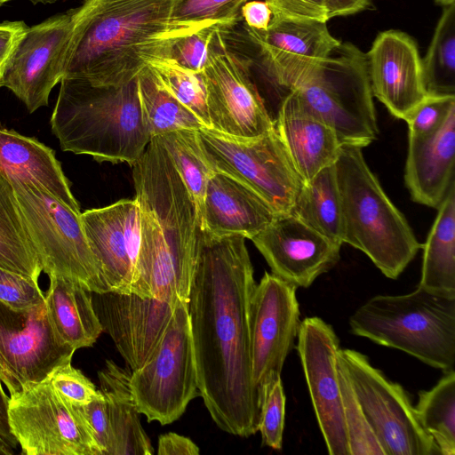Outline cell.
I'll return each mask as SVG.
<instances>
[{
    "mask_svg": "<svg viewBox=\"0 0 455 455\" xmlns=\"http://www.w3.org/2000/svg\"><path fill=\"white\" fill-rule=\"evenodd\" d=\"M204 157L261 196L276 213H290L303 183L275 128L254 138H238L212 128L197 130Z\"/></svg>",
    "mask_w": 455,
    "mask_h": 455,
    "instance_id": "10",
    "label": "cell"
},
{
    "mask_svg": "<svg viewBox=\"0 0 455 455\" xmlns=\"http://www.w3.org/2000/svg\"><path fill=\"white\" fill-rule=\"evenodd\" d=\"M0 267L38 280L42 269L9 176L0 171Z\"/></svg>",
    "mask_w": 455,
    "mask_h": 455,
    "instance_id": "31",
    "label": "cell"
},
{
    "mask_svg": "<svg viewBox=\"0 0 455 455\" xmlns=\"http://www.w3.org/2000/svg\"><path fill=\"white\" fill-rule=\"evenodd\" d=\"M12 0H0V4L3 5L4 4L10 2Z\"/></svg>",
    "mask_w": 455,
    "mask_h": 455,
    "instance_id": "54",
    "label": "cell"
},
{
    "mask_svg": "<svg viewBox=\"0 0 455 455\" xmlns=\"http://www.w3.org/2000/svg\"><path fill=\"white\" fill-rule=\"evenodd\" d=\"M42 272L78 283L95 294L109 291L76 211L27 178L8 175Z\"/></svg>",
    "mask_w": 455,
    "mask_h": 455,
    "instance_id": "7",
    "label": "cell"
},
{
    "mask_svg": "<svg viewBox=\"0 0 455 455\" xmlns=\"http://www.w3.org/2000/svg\"><path fill=\"white\" fill-rule=\"evenodd\" d=\"M14 453L13 449L0 441V455H12Z\"/></svg>",
    "mask_w": 455,
    "mask_h": 455,
    "instance_id": "51",
    "label": "cell"
},
{
    "mask_svg": "<svg viewBox=\"0 0 455 455\" xmlns=\"http://www.w3.org/2000/svg\"><path fill=\"white\" fill-rule=\"evenodd\" d=\"M338 360L385 455L440 454L400 384L388 379L354 349L339 348Z\"/></svg>",
    "mask_w": 455,
    "mask_h": 455,
    "instance_id": "11",
    "label": "cell"
},
{
    "mask_svg": "<svg viewBox=\"0 0 455 455\" xmlns=\"http://www.w3.org/2000/svg\"><path fill=\"white\" fill-rule=\"evenodd\" d=\"M353 334L403 351L443 372L455 366V294L417 286L377 295L349 317Z\"/></svg>",
    "mask_w": 455,
    "mask_h": 455,
    "instance_id": "6",
    "label": "cell"
},
{
    "mask_svg": "<svg viewBox=\"0 0 455 455\" xmlns=\"http://www.w3.org/2000/svg\"><path fill=\"white\" fill-rule=\"evenodd\" d=\"M251 240L265 258L271 273L296 288L309 287L340 258L341 244L292 213H277Z\"/></svg>",
    "mask_w": 455,
    "mask_h": 455,
    "instance_id": "20",
    "label": "cell"
},
{
    "mask_svg": "<svg viewBox=\"0 0 455 455\" xmlns=\"http://www.w3.org/2000/svg\"><path fill=\"white\" fill-rule=\"evenodd\" d=\"M48 380L63 399L74 405H85L102 395L80 370L72 366L71 361L54 368Z\"/></svg>",
    "mask_w": 455,
    "mask_h": 455,
    "instance_id": "40",
    "label": "cell"
},
{
    "mask_svg": "<svg viewBox=\"0 0 455 455\" xmlns=\"http://www.w3.org/2000/svg\"><path fill=\"white\" fill-rule=\"evenodd\" d=\"M158 455H197L198 446L191 439L176 433H167L158 438Z\"/></svg>",
    "mask_w": 455,
    "mask_h": 455,
    "instance_id": "48",
    "label": "cell"
},
{
    "mask_svg": "<svg viewBox=\"0 0 455 455\" xmlns=\"http://www.w3.org/2000/svg\"><path fill=\"white\" fill-rule=\"evenodd\" d=\"M8 417L22 454L101 455L82 413L52 388L48 378L10 394Z\"/></svg>",
    "mask_w": 455,
    "mask_h": 455,
    "instance_id": "12",
    "label": "cell"
},
{
    "mask_svg": "<svg viewBox=\"0 0 455 455\" xmlns=\"http://www.w3.org/2000/svg\"><path fill=\"white\" fill-rule=\"evenodd\" d=\"M60 83L50 123L60 148L98 162L134 164L151 140L137 77L118 86L71 78Z\"/></svg>",
    "mask_w": 455,
    "mask_h": 455,
    "instance_id": "4",
    "label": "cell"
},
{
    "mask_svg": "<svg viewBox=\"0 0 455 455\" xmlns=\"http://www.w3.org/2000/svg\"><path fill=\"white\" fill-rule=\"evenodd\" d=\"M148 66L166 89L201 120L204 127L211 128L203 71L188 70L168 58L150 60Z\"/></svg>",
    "mask_w": 455,
    "mask_h": 455,
    "instance_id": "36",
    "label": "cell"
},
{
    "mask_svg": "<svg viewBox=\"0 0 455 455\" xmlns=\"http://www.w3.org/2000/svg\"><path fill=\"white\" fill-rule=\"evenodd\" d=\"M241 17L245 26L257 30H266L273 14L265 0L247 1L241 8Z\"/></svg>",
    "mask_w": 455,
    "mask_h": 455,
    "instance_id": "46",
    "label": "cell"
},
{
    "mask_svg": "<svg viewBox=\"0 0 455 455\" xmlns=\"http://www.w3.org/2000/svg\"><path fill=\"white\" fill-rule=\"evenodd\" d=\"M290 213L331 240L344 243L342 204L334 164L303 181Z\"/></svg>",
    "mask_w": 455,
    "mask_h": 455,
    "instance_id": "30",
    "label": "cell"
},
{
    "mask_svg": "<svg viewBox=\"0 0 455 455\" xmlns=\"http://www.w3.org/2000/svg\"><path fill=\"white\" fill-rule=\"evenodd\" d=\"M8 403L9 396L5 394L0 380V441L4 442L12 449H15L18 442L10 428Z\"/></svg>",
    "mask_w": 455,
    "mask_h": 455,
    "instance_id": "50",
    "label": "cell"
},
{
    "mask_svg": "<svg viewBox=\"0 0 455 455\" xmlns=\"http://www.w3.org/2000/svg\"><path fill=\"white\" fill-rule=\"evenodd\" d=\"M297 351L312 405L330 455H349L338 376L339 339L317 316L300 322Z\"/></svg>",
    "mask_w": 455,
    "mask_h": 455,
    "instance_id": "18",
    "label": "cell"
},
{
    "mask_svg": "<svg viewBox=\"0 0 455 455\" xmlns=\"http://www.w3.org/2000/svg\"><path fill=\"white\" fill-rule=\"evenodd\" d=\"M75 351L53 329L45 300L27 308L0 300V380L10 394L46 379Z\"/></svg>",
    "mask_w": 455,
    "mask_h": 455,
    "instance_id": "14",
    "label": "cell"
},
{
    "mask_svg": "<svg viewBox=\"0 0 455 455\" xmlns=\"http://www.w3.org/2000/svg\"><path fill=\"white\" fill-rule=\"evenodd\" d=\"M452 108H455V95H427L406 121L409 137H423L435 132Z\"/></svg>",
    "mask_w": 455,
    "mask_h": 455,
    "instance_id": "42",
    "label": "cell"
},
{
    "mask_svg": "<svg viewBox=\"0 0 455 455\" xmlns=\"http://www.w3.org/2000/svg\"><path fill=\"white\" fill-rule=\"evenodd\" d=\"M275 128L302 181L335 164L342 145L336 132L292 90L281 101Z\"/></svg>",
    "mask_w": 455,
    "mask_h": 455,
    "instance_id": "23",
    "label": "cell"
},
{
    "mask_svg": "<svg viewBox=\"0 0 455 455\" xmlns=\"http://www.w3.org/2000/svg\"><path fill=\"white\" fill-rule=\"evenodd\" d=\"M249 0H175L172 20L176 23L218 26L225 32L241 17Z\"/></svg>",
    "mask_w": 455,
    "mask_h": 455,
    "instance_id": "38",
    "label": "cell"
},
{
    "mask_svg": "<svg viewBox=\"0 0 455 455\" xmlns=\"http://www.w3.org/2000/svg\"><path fill=\"white\" fill-rule=\"evenodd\" d=\"M418 419L441 455L455 454V371L443 372L429 390L419 393Z\"/></svg>",
    "mask_w": 455,
    "mask_h": 455,
    "instance_id": "33",
    "label": "cell"
},
{
    "mask_svg": "<svg viewBox=\"0 0 455 455\" xmlns=\"http://www.w3.org/2000/svg\"><path fill=\"white\" fill-rule=\"evenodd\" d=\"M362 148L342 144L334 164L342 204L344 243L360 250L396 279L422 244L366 164Z\"/></svg>",
    "mask_w": 455,
    "mask_h": 455,
    "instance_id": "5",
    "label": "cell"
},
{
    "mask_svg": "<svg viewBox=\"0 0 455 455\" xmlns=\"http://www.w3.org/2000/svg\"><path fill=\"white\" fill-rule=\"evenodd\" d=\"M32 4H53L60 0H29ZM65 1V0H64Z\"/></svg>",
    "mask_w": 455,
    "mask_h": 455,
    "instance_id": "52",
    "label": "cell"
},
{
    "mask_svg": "<svg viewBox=\"0 0 455 455\" xmlns=\"http://www.w3.org/2000/svg\"><path fill=\"white\" fill-rule=\"evenodd\" d=\"M285 394L280 377L268 381L261 388L260 418L258 431L262 443L281 450L285 419Z\"/></svg>",
    "mask_w": 455,
    "mask_h": 455,
    "instance_id": "39",
    "label": "cell"
},
{
    "mask_svg": "<svg viewBox=\"0 0 455 455\" xmlns=\"http://www.w3.org/2000/svg\"><path fill=\"white\" fill-rule=\"evenodd\" d=\"M297 288L265 272L256 283L250 309L251 367L254 386L260 391L280 377L294 348L300 325Z\"/></svg>",
    "mask_w": 455,
    "mask_h": 455,
    "instance_id": "17",
    "label": "cell"
},
{
    "mask_svg": "<svg viewBox=\"0 0 455 455\" xmlns=\"http://www.w3.org/2000/svg\"><path fill=\"white\" fill-rule=\"evenodd\" d=\"M45 305L59 337L73 349L92 347L104 331L89 291L72 280L50 276Z\"/></svg>",
    "mask_w": 455,
    "mask_h": 455,
    "instance_id": "28",
    "label": "cell"
},
{
    "mask_svg": "<svg viewBox=\"0 0 455 455\" xmlns=\"http://www.w3.org/2000/svg\"><path fill=\"white\" fill-rule=\"evenodd\" d=\"M455 108L442 126L423 137H409L404 180L411 199L438 208L454 181Z\"/></svg>",
    "mask_w": 455,
    "mask_h": 455,
    "instance_id": "25",
    "label": "cell"
},
{
    "mask_svg": "<svg viewBox=\"0 0 455 455\" xmlns=\"http://www.w3.org/2000/svg\"><path fill=\"white\" fill-rule=\"evenodd\" d=\"M193 197L201 226L203 203L208 180L213 170L203 153L197 130L182 129L156 137Z\"/></svg>",
    "mask_w": 455,
    "mask_h": 455,
    "instance_id": "35",
    "label": "cell"
},
{
    "mask_svg": "<svg viewBox=\"0 0 455 455\" xmlns=\"http://www.w3.org/2000/svg\"><path fill=\"white\" fill-rule=\"evenodd\" d=\"M422 69L427 95H455V4L443 8Z\"/></svg>",
    "mask_w": 455,
    "mask_h": 455,
    "instance_id": "34",
    "label": "cell"
},
{
    "mask_svg": "<svg viewBox=\"0 0 455 455\" xmlns=\"http://www.w3.org/2000/svg\"><path fill=\"white\" fill-rule=\"evenodd\" d=\"M28 28L23 20H4L0 23V68Z\"/></svg>",
    "mask_w": 455,
    "mask_h": 455,
    "instance_id": "47",
    "label": "cell"
},
{
    "mask_svg": "<svg viewBox=\"0 0 455 455\" xmlns=\"http://www.w3.org/2000/svg\"><path fill=\"white\" fill-rule=\"evenodd\" d=\"M365 55L372 96L407 121L427 96L416 42L399 30L383 31Z\"/></svg>",
    "mask_w": 455,
    "mask_h": 455,
    "instance_id": "21",
    "label": "cell"
},
{
    "mask_svg": "<svg viewBox=\"0 0 455 455\" xmlns=\"http://www.w3.org/2000/svg\"><path fill=\"white\" fill-rule=\"evenodd\" d=\"M273 17L307 21H328L323 0H265Z\"/></svg>",
    "mask_w": 455,
    "mask_h": 455,
    "instance_id": "44",
    "label": "cell"
},
{
    "mask_svg": "<svg viewBox=\"0 0 455 455\" xmlns=\"http://www.w3.org/2000/svg\"><path fill=\"white\" fill-rule=\"evenodd\" d=\"M132 394L148 421L177 420L189 402L200 396L187 302H180L147 363L131 371Z\"/></svg>",
    "mask_w": 455,
    "mask_h": 455,
    "instance_id": "9",
    "label": "cell"
},
{
    "mask_svg": "<svg viewBox=\"0 0 455 455\" xmlns=\"http://www.w3.org/2000/svg\"><path fill=\"white\" fill-rule=\"evenodd\" d=\"M131 371L112 360L98 371L110 426L108 455H152L154 449L143 429L131 385Z\"/></svg>",
    "mask_w": 455,
    "mask_h": 455,
    "instance_id": "27",
    "label": "cell"
},
{
    "mask_svg": "<svg viewBox=\"0 0 455 455\" xmlns=\"http://www.w3.org/2000/svg\"><path fill=\"white\" fill-rule=\"evenodd\" d=\"M217 29L222 28L218 26L205 27L179 37L171 45L167 58L183 68L201 72L206 65L211 38Z\"/></svg>",
    "mask_w": 455,
    "mask_h": 455,
    "instance_id": "41",
    "label": "cell"
},
{
    "mask_svg": "<svg viewBox=\"0 0 455 455\" xmlns=\"http://www.w3.org/2000/svg\"><path fill=\"white\" fill-rule=\"evenodd\" d=\"M98 316L131 371L144 365L156 350L177 304L136 294H96Z\"/></svg>",
    "mask_w": 455,
    "mask_h": 455,
    "instance_id": "22",
    "label": "cell"
},
{
    "mask_svg": "<svg viewBox=\"0 0 455 455\" xmlns=\"http://www.w3.org/2000/svg\"><path fill=\"white\" fill-rule=\"evenodd\" d=\"M143 118L151 138L166 132L204 127L201 120L180 102L147 66L137 76Z\"/></svg>",
    "mask_w": 455,
    "mask_h": 455,
    "instance_id": "32",
    "label": "cell"
},
{
    "mask_svg": "<svg viewBox=\"0 0 455 455\" xmlns=\"http://www.w3.org/2000/svg\"><path fill=\"white\" fill-rule=\"evenodd\" d=\"M291 90L334 129L341 144L363 148L376 140L366 55L352 43L341 42L315 75Z\"/></svg>",
    "mask_w": 455,
    "mask_h": 455,
    "instance_id": "8",
    "label": "cell"
},
{
    "mask_svg": "<svg viewBox=\"0 0 455 455\" xmlns=\"http://www.w3.org/2000/svg\"><path fill=\"white\" fill-rule=\"evenodd\" d=\"M90 248L109 291L137 295L140 209L136 198L81 213Z\"/></svg>",
    "mask_w": 455,
    "mask_h": 455,
    "instance_id": "19",
    "label": "cell"
},
{
    "mask_svg": "<svg viewBox=\"0 0 455 455\" xmlns=\"http://www.w3.org/2000/svg\"><path fill=\"white\" fill-rule=\"evenodd\" d=\"M276 214L251 188L226 173L213 172L206 185L200 228L216 236L242 235L251 239Z\"/></svg>",
    "mask_w": 455,
    "mask_h": 455,
    "instance_id": "24",
    "label": "cell"
},
{
    "mask_svg": "<svg viewBox=\"0 0 455 455\" xmlns=\"http://www.w3.org/2000/svg\"><path fill=\"white\" fill-rule=\"evenodd\" d=\"M202 71L212 129L233 137L254 138L275 127L253 80L251 61L229 48L224 30L217 29L213 33Z\"/></svg>",
    "mask_w": 455,
    "mask_h": 455,
    "instance_id": "13",
    "label": "cell"
},
{
    "mask_svg": "<svg viewBox=\"0 0 455 455\" xmlns=\"http://www.w3.org/2000/svg\"><path fill=\"white\" fill-rule=\"evenodd\" d=\"M132 166L140 209L137 295L188 303L200 227L196 203L156 137Z\"/></svg>",
    "mask_w": 455,
    "mask_h": 455,
    "instance_id": "3",
    "label": "cell"
},
{
    "mask_svg": "<svg viewBox=\"0 0 455 455\" xmlns=\"http://www.w3.org/2000/svg\"><path fill=\"white\" fill-rule=\"evenodd\" d=\"M244 30L280 101L315 75L341 43L330 33L327 23L320 21L272 17L266 30L246 26Z\"/></svg>",
    "mask_w": 455,
    "mask_h": 455,
    "instance_id": "15",
    "label": "cell"
},
{
    "mask_svg": "<svg viewBox=\"0 0 455 455\" xmlns=\"http://www.w3.org/2000/svg\"><path fill=\"white\" fill-rule=\"evenodd\" d=\"M427 241L419 287L455 294V180L439 205Z\"/></svg>",
    "mask_w": 455,
    "mask_h": 455,
    "instance_id": "29",
    "label": "cell"
},
{
    "mask_svg": "<svg viewBox=\"0 0 455 455\" xmlns=\"http://www.w3.org/2000/svg\"><path fill=\"white\" fill-rule=\"evenodd\" d=\"M84 416L101 455H108L110 449V426L108 406L103 394L85 405H76Z\"/></svg>",
    "mask_w": 455,
    "mask_h": 455,
    "instance_id": "45",
    "label": "cell"
},
{
    "mask_svg": "<svg viewBox=\"0 0 455 455\" xmlns=\"http://www.w3.org/2000/svg\"><path fill=\"white\" fill-rule=\"evenodd\" d=\"M1 6H2V5L0 4V7H1Z\"/></svg>",
    "mask_w": 455,
    "mask_h": 455,
    "instance_id": "55",
    "label": "cell"
},
{
    "mask_svg": "<svg viewBox=\"0 0 455 455\" xmlns=\"http://www.w3.org/2000/svg\"><path fill=\"white\" fill-rule=\"evenodd\" d=\"M71 33L68 11L28 27L0 68V88L12 92L29 113L48 106L62 79Z\"/></svg>",
    "mask_w": 455,
    "mask_h": 455,
    "instance_id": "16",
    "label": "cell"
},
{
    "mask_svg": "<svg viewBox=\"0 0 455 455\" xmlns=\"http://www.w3.org/2000/svg\"><path fill=\"white\" fill-rule=\"evenodd\" d=\"M337 368L349 455H385L339 360Z\"/></svg>",
    "mask_w": 455,
    "mask_h": 455,
    "instance_id": "37",
    "label": "cell"
},
{
    "mask_svg": "<svg viewBox=\"0 0 455 455\" xmlns=\"http://www.w3.org/2000/svg\"><path fill=\"white\" fill-rule=\"evenodd\" d=\"M435 2L443 7L455 4V0H435Z\"/></svg>",
    "mask_w": 455,
    "mask_h": 455,
    "instance_id": "53",
    "label": "cell"
},
{
    "mask_svg": "<svg viewBox=\"0 0 455 455\" xmlns=\"http://www.w3.org/2000/svg\"><path fill=\"white\" fill-rule=\"evenodd\" d=\"M175 0H84L68 11L72 33L63 77L98 86L129 83L172 43L204 25L172 20Z\"/></svg>",
    "mask_w": 455,
    "mask_h": 455,
    "instance_id": "2",
    "label": "cell"
},
{
    "mask_svg": "<svg viewBox=\"0 0 455 455\" xmlns=\"http://www.w3.org/2000/svg\"><path fill=\"white\" fill-rule=\"evenodd\" d=\"M328 21L335 17L347 16L366 9L371 0H323Z\"/></svg>",
    "mask_w": 455,
    "mask_h": 455,
    "instance_id": "49",
    "label": "cell"
},
{
    "mask_svg": "<svg viewBox=\"0 0 455 455\" xmlns=\"http://www.w3.org/2000/svg\"><path fill=\"white\" fill-rule=\"evenodd\" d=\"M256 285L242 235L199 227L188 310L197 387L215 424L248 437L259 429L261 393L251 367L250 309Z\"/></svg>",
    "mask_w": 455,
    "mask_h": 455,
    "instance_id": "1",
    "label": "cell"
},
{
    "mask_svg": "<svg viewBox=\"0 0 455 455\" xmlns=\"http://www.w3.org/2000/svg\"><path fill=\"white\" fill-rule=\"evenodd\" d=\"M0 171L29 179L70 208L80 211L55 152L34 138L1 125Z\"/></svg>",
    "mask_w": 455,
    "mask_h": 455,
    "instance_id": "26",
    "label": "cell"
},
{
    "mask_svg": "<svg viewBox=\"0 0 455 455\" xmlns=\"http://www.w3.org/2000/svg\"><path fill=\"white\" fill-rule=\"evenodd\" d=\"M0 300L14 308H27L45 300L38 280L0 267Z\"/></svg>",
    "mask_w": 455,
    "mask_h": 455,
    "instance_id": "43",
    "label": "cell"
}]
</instances>
